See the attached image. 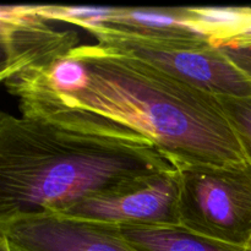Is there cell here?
<instances>
[{
  "mask_svg": "<svg viewBox=\"0 0 251 251\" xmlns=\"http://www.w3.org/2000/svg\"><path fill=\"white\" fill-rule=\"evenodd\" d=\"M4 83L22 115L140 137L176 167L249 161L220 97L98 44L76 47L49 68Z\"/></svg>",
  "mask_w": 251,
  "mask_h": 251,
  "instance_id": "6da1fadb",
  "label": "cell"
},
{
  "mask_svg": "<svg viewBox=\"0 0 251 251\" xmlns=\"http://www.w3.org/2000/svg\"><path fill=\"white\" fill-rule=\"evenodd\" d=\"M176 169L163 152L140 137L2 113L0 225L61 213L130 180Z\"/></svg>",
  "mask_w": 251,
  "mask_h": 251,
  "instance_id": "7a4b0ae2",
  "label": "cell"
},
{
  "mask_svg": "<svg viewBox=\"0 0 251 251\" xmlns=\"http://www.w3.org/2000/svg\"><path fill=\"white\" fill-rule=\"evenodd\" d=\"M180 227L235 247L251 242V161L178 167Z\"/></svg>",
  "mask_w": 251,
  "mask_h": 251,
  "instance_id": "3957f363",
  "label": "cell"
},
{
  "mask_svg": "<svg viewBox=\"0 0 251 251\" xmlns=\"http://www.w3.org/2000/svg\"><path fill=\"white\" fill-rule=\"evenodd\" d=\"M98 46L140 59L217 97H251V80L212 42H176L95 32Z\"/></svg>",
  "mask_w": 251,
  "mask_h": 251,
  "instance_id": "277c9868",
  "label": "cell"
},
{
  "mask_svg": "<svg viewBox=\"0 0 251 251\" xmlns=\"http://www.w3.org/2000/svg\"><path fill=\"white\" fill-rule=\"evenodd\" d=\"M178 169L134 179L58 215L118 227H180Z\"/></svg>",
  "mask_w": 251,
  "mask_h": 251,
  "instance_id": "5b68a950",
  "label": "cell"
},
{
  "mask_svg": "<svg viewBox=\"0 0 251 251\" xmlns=\"http://www.w3.org/2000/svg\"><path fill=\"white\" fill-rule=\"evenodd\" d=\"M0 237L10 251H137L125 239L122 227L58 213L1 223Z\"/></svg>",
  "mask_w": 251,
  "mask_h": 251,
  "instance_id": "8992f818",
  "label": "cell"
},
{
  "mask_svg": "<svg viewBox=\"0 0 251 251\" xmlns=\"http://www.w3.org/2000/svg\"><path fill=\"white\" fill-rule=\"evenodd\" d=\"M0 37L2 82L20 74L44 70L78 47L77 32L54 28L28 5L0 9Z\"/></svg>",
  "mask_w": 251,
  "mask_h": 251,
  "instance_id": "52a82bcc",
  "label": "cell"
},
{
  "mask_svg": "<svg viewBox=\"0 0 251 251\" xmlns=\"http://www.w3.org/2000/svg\"><path fill=\"white\" fill-rule=\"evenodd\" d=\"M85 29L162 41L212 42L191 24L188 7L98 6L95 20Z\"/></svg>",
  "mask_w": 251,
  "mask_h": 251,
  "instance_id": "ba28073f",
  "label": "cell"
},
{
  "mask_svg": "<svg viewBox=\"0 0 251 251\" xmlns=\"http://www.w3.org/2000/svg\"><path fill=\"white\" fill-rule=\"evenodd\" d=\"M125 239L137 251H251L184 229L181 227H122Z\"/></svg>",
  "mask_w": 251,
  "mask_h": 251,
  "instance_id": "9c48e42d",
  "label": "cell"
},
{
  "mask_svg": "<svg viewBox=\"0 0 251 251\" xmlns=\"http://www.w3.org/2000/svg\"><path fill=\"white\" fill-rule=\"evenodd\" d=\"M190 22L218 46L243 31L251 20V7H188Z\"/></svg>",
  "mask_w": 251,
  "mask_h": 251,
  "instance_id": "30bf717a",
  "label": "cell"
},
{
  "mask_svg": "<svg viewBox=\"0 0 251 251\" xmlns=\"http://www.w3.org/2000/svg\"><path fill=\"white\" fill-rule=\"evenodd\" d=\"M221 102L251 161V97H223Z\"/></svg>",
  "mask_w": 251,
  "mask_h": 251,
  "instance_id": "8fae6325",
  "label": "cell"
},
{
  "mask_svg": "<svg viewBox=\"0 0 251 251\" xmlns=\"http://www.w3.org/2000/svg\"><path fill=\"white\" fill-rule=\"evenodd\" d=\"M230 61L251 80V43L217 46Z\"/></svg>",
  "mask_w": 251,
  "mask_h": 251,
  "instance_id": "7c38bea8",
  "label": "cell"
},
{
  "mask_svg": "<svg viewBox=\"0 0 251 251\" xmlns=\"http://www.w3.org/2000/svg\"><path fill=\"white\" fill-rule=\"evenodd\" d=\"M251 43V20L249 24L243 28V31L240 32L238 36H235L234 38L229 39V41L225 42L222 44H218V46H233V44H248Z\"/></svg>",
  "mask_w": 251,
  "mask_h": 251,
  "instance_id": "4fadbf2b",
  "label": "cell"
},
{
  "mask_svg": "<svg viewBox=\"0 0 251 251\" xmlns=\"http://www.w3.org/2000/svg\"><path fill=\"white\" fill-rule=\"evenodd\" d=\"M0 251H10L6 240H5L2 237H0Z\"/></svg>",
  "mask_w": 251,
  "mask_h": 251,
  "instance_id": "5bb4252c",
  "label": "cell"
},
{
  "mask_svg": "<svg viewBox=\"0 0 251 251\" xmlns=\"http://www.w3.org/2000/svg\"><path fill=\"white\" fill-rule=\"evenodd\" d=\"M248 248H249V249L251 250V242H250V244H249V247H248Z\"/></svg>",
  "mask_w": 251,
  "mask_h": 251,
  "instance_id": "9a60e30c",
  "label": "cell"
}]
</instances>
